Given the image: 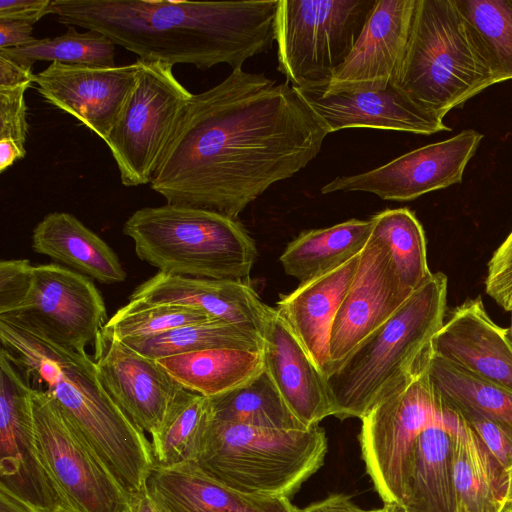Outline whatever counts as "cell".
Returning <instances> with one entry per match:
<instances>
[{"label":"cell","mask_w":512,"mask_h":512,"mask_svg":"<svg viewBox=\"0 0 512 512\" xmlns=\"http://www.w3.org/2000/svg\"><path fill=\"white\" fill-rule=\"evenodd\" d=\"M53 0H0V19L23 21L33 25L52 14Z\"/></svg>","instance_id":"b9f144b4"},{"label":"cell","mask_w":512,"mask_h":512,"mask_svg":"<svg viewBox=\"0 0 512 512\" xmlns=\"http://www.w3.org/2000/svg\"><path fill=\"white\" fill-rule=\"evenodd\" d=\"M381 509L382 512H406L401 506L397 504H384Z\"/></svg>","instance_id":"681fc988"},{"label":"cell","mask_w":512,"mask_h":512,"mask_svg":"<svg viewBox=\"0 0 512 512\" xmlns=\"http://www.w3.org/2000/svg\"><path fill=\"white\" fill-rule=\"evenodd\" d=\"M428 375L432 386L448 405L512 426V389L479 377L433 351Z\"/></svg>","instance_id":"d6a6232c"},{"label":"cell","mask_w":512,"mask_h":512,"mask_svg":"<svg viewBox=\"0 0 512 512\" xmlns=\"http://www.w3.org/2000/svg\"><path fill=\"white\" fill-rule=\"evenodd\" d=\"M486 293L504 310L512 311V231L488 262Z\"/></svg>","instance_id":"ab89813d"},{"label":"cell","mask_w":512,"mask_h":512,"mask_svg":"<svg viewBox=\"0 0 512 512\" xmlns=\"http://www.w3.org/2000/svg\"><path fill=\"white\" fill-rule=\"evenodd\" d=\"M327 447L319 425L282 431L213 419L195 463L235 490L289 498L323 465Z\"/></svg>","instance_id":"52a82bcc"},{"label":"cell","mask_w":512,"mask_h":512,"mask_svg":"<svg viewBox=\"0 0 512 512\" xmlns=\"http://www.w3.org/2000/svg\"><path fill=\"white\" fill-rule=\"evenodd\" d=\"M146 488L168 512H301L289 498L244 493L217 481L195 462L155 466Z\"/></svg>","instance_id":"cb8c5ba5"},{"label":"cell","mask_w":512,"mask_h":512,"mask_svg":"<svg viewBox=\"0 0 512 512\" xmlns=\"http://www.w3.org/2000/svg\"><path fill=\"white\" fill-rule=\"evenodd\" d=\"M510 334H511V337H512V311H511V326H510Z\"/></svg>","instance_id":"816d5d0a"},{"label":"cell","mask_w":512,"mask_h":512,"mask_svg":"<svg viewBox=\"0 0 512 512\" xmlns=\"http://www.w3.org/2000/svg\"><path fill=\"white\" fill-rule=\"evenodd\" d=\"M0 54L27 68H33V64L40 60L103 68L116 66L113 42L97 31L78 32L74 26H67L64 34L53 38L0 49Z\"/></svg>","instance_id":"e575fe53"},{"label":"cell","mask_w":512,"mask_h":512,"mask_svg":"<svg viewBox=\"0 0 512 512\" xmlns=\"http://www.w3.org/2000/svg\"><path fill=\"white\" fill-rule=\"evenodd\" d=\"M32 82L0 87V172L26 156L28 134L25 92Z\"/></svg>","instance_id":"74e56055"},{"label":"cell","mask_w":512,"mask_h":512,"mask_svg":"<svg viewBox=\"0 0 512 512\" xmlns=\"http://www.w3.org/2000/svg\"><path fill=\"white\" fill-rule=\"evenodd\" d=\"M414 292L401 279L387 244L371 232L332 325L330 374Z\"/></svg>","instance_id":"9a60e30c"},{"label":"cell","mask_w":512,"mask_h":512,"mask_svg":"<svg viewBox=\"0 0 512 512\" xmlns=\"http://www.w3.org/2000/svg\"><path fill=\"white\" fill-rule=\"evenodd\" d=\"M432 351L467 371L512 389V337L487 314L481 297L449 313L435 334Z\"/></svg>","instance_id":"ffe728a7"},{"label":"cell","mask_w":512,"mask_h":512,"mask_svg":"<svg viewBox=\"0 0 512 512\" xmlns=\"http://www.w3.org/2000/svg\"><path fill=\"white\" fill-rule=\"evenodd\" d=\"M301 512H382V509H362L351 500L350 496L336 493L311 503L301 509Z\"/></svg>","instance_id":"ee69618b"},{"label":"cell","mask_w":512,"mask_h":512,"mask_svg":"<svg viewBox=\"0 0 512 512\" xmlns=\"http://www.w3.org/2000/svg\"><path fill=\"white\" fill-rule=\"evenodd\" d=\"M431 355L430 343L411 374L361 419V456L384 504H401L414 447L440 413L428 375Z\"/></svg>","instance_id":"9c48e42d"},{"label":"cell","mask_w":512,"mask_h":512,"mask_svg":"<svg viewBox=\"0 0 512 512\" xmlns=\"http://www.w3.org/2000/svg\"><path fill=\"white\" fill-rule=\"evenodd\" d=\"M496 83L489 57L455 0H417L393 84L422 109L443 119Z\"/></svg>","instance_id":"5b68a950"},{"label":"cell","mask_w":512,"mask_h":512,"mask_svg":"<svg viewBox=\"0 0 512 512\" xmlns=\"http://www.w3.org/2000/svg\"><path fill=\"white\" fill-rule=\"evenodd\" d=\"M123 233L142 261L169 275L249 283L257 257L254 240L237 219L201 208L144 207L125 221Z\"/></svg>","instance_id":"8992f818"},{"label":"cell","mask_w":512,"mask_h":512,"mask_svg":"<svg viewBox=\"0 0 512 512\" xmlns=\"http://www.w3.org/2000/svg\"><path fill=\"white\" fill-rule=\"evenodd\" d=\"M483 45L498 82L512 79V0H455Z\"/></svg>","instance_id":"d590c367"},{"label":"cell","mask_w":512,"mask_h":512,"mask_svg":"<svg viewBox=\"0 0 512 512\" xmlns=\"http://www.w3.org/2000/svg\"><path fill=\"white\" fill-rule=\"evenodd\" d=\"M136 64L134 85L105 141L126 187L150 184L193 96L171 64L141 58Z\"/></svg>","instance_id":"30bf717a"},{"label":"cell","mask_w":512,"mask_h":512,"mask_svg":"<svg viewBox=\"0 0 512 512\" xmlns=\"http://www.w3.org/2000/svg\"><path fill=\"white\" fill-rule=\"evenodd\" d=\"M360 254L300 285L277 302V313L325 378L330 374V335L337 311L353 280Z\"/></svg>","instance_id":"603a6c76"},{"label":"cell","mask_w":512,"mask_h":512,"mask_svg":"<svg viewBox=\"0 0 512 512\" xmlns=\"http://www.w3.org/2000/svg\"><path fill=\"white\" fill-rule=\"evenodd\" d=\"M417 0H376L351 53L320 89L376 91L393 84L404 58ZM313 89V88H312Z\"/></svg>","instance_id":"ac0fdd59"},{"label":"cell","mask_w":512,"mask_h":512,"mask_svg":"<svg viewBox=\"0 0 512 512\" xmlns=\"http://www.w3.org/2000/svg\"><path fill=\"white\" fill-rule=\"evenodd\" d=\"M0 320L78 351L93 344L108 321L104 299L92 279L56 263L34 266L26 298Z\"/></svg>","instance_id":"7c38bea8"},{"label":"cell","mask_w":512,"mask_h":512,"mask_svg":"<svg viewBox=\"0 0 512 512\" xmlns=\"http://www.w3.org/2000/svg\"><path fill=\"white\" fill-rule=\"evenodd\" d=\"M262 338L265 369L296 418L311 428L331 416L325 376L276 309L270 306Z\"/></svg>","instance_id":"7402d4cb"},{"label":"cell","mask_w":512,"mask_h":512,"mask_svg":"<svg viewBox=\"0 0 512 512\" xmlns=\"http://www.w3.org/2000/svg\"><path fill=\"white\" fill-rule=\"evenodd\" d=\"M93 346L101 385L138 428L152 435L183 387L157 360L140 354L104 328Z\"/></svg>","instance_id":"2e32d148"},{"label":"cell","mask_w":512,"mask_h":512,"mask_svg":"<svg viewBox=\"0 0 512 512\" xmlns=\"http://www.w3.org/2000/svg\"><path fill=\"white\" fill-rule=\"evenodd\" d=\"M33 68L17 64L3 54H0V87H9L25 82L34 83Z\"/></svg>","instance_id":"f6af8a7d"},{"label":"cell","mask_w":512,"mask_h":512,"mask_svg":"<svg viewBox=\"0 0 512 512\" xmlns=\"http://www.w3.org/2000/svg\"><path fill=\"white\" fill-rule=\"evenodd\" d=\"M32 394L0 349V486L44 512H59L58 493L36 445Z\"/></svg>","instance_id":"4fadbf2b"},{"label":"cell","mask_w":512,"mask_h":512,"mask_svg":"<svg viewBox=\"0 0 512 512\" xmlns=\"http://www.w3.org/2000/svg\"><path fill=\"white\" fill-rule=\"evenodd\" d=\"M31 239L37 254L100 283L117 284L127 277L114 250L70 213H48Z\"/></svg>","instance_id":"484cf974"},{"label":"cell","mask_w":512,"mask_h":512,"mask_svg":"<svg viewBox=\"0 0 512 512\" xmlns=\"http://www.w3.org/2000/svg\"><path fill=\"white\" fill-rule=\"evenodd\" d=\"M371 220L372 234L387 244L401 279L416 291L432 275L421 223L406 207L383 210L373 215Z\"/></svg>","instance_id":"836d02e7"},{"label":"cell","mask_w":512,"mask_h":512,"mask_svg":"<svg viewBox=\"0 0 512 512\" xmlns=\"http://www.w3.org/2000/svg\"><path fill=\"white\" fill-rule=\"evenodd\" d=\"M439 398L440 413L420 434L410 460L399 505L406 512H456L451 434L457 413Z\"/></svg>","instance_id":"d4e9b609"},{"label":"cell","mask_w":512,"mask_h":512,"mask_svg":"<svg viewBox=\"0 0 512 512\" xmlns=\"http://www.w3.org/2000/svg\"><path fill=\"white\" fill-rule=\"evenodd\" d=\"M140 354L160 358L209 349L263 350L262 336L220 320L175 328L161 334L122 340Z\"/></svg>","instance_id":"1f68e13d"},{"label":"cell","mask_w":512,"mask_h":512,"mask_svg":"<svg viewBox=\"0 0 512 512\" xmlns=\"http://www.w3.org/2000/svg\"><path fill=\"white\" fill-rule=\"evenodd\" d=\"M0 342L30 386L55 400L121 487L131 497L142 492L155 467L151 442L103 388L93 358L2 320Z\"/></svg>","instance_id":"3957f363"},{"label":"cell","mask_w":512,"mask_h":512,"mask_svg":"<svg viewBox=\"0 0 512 512\" xmlns=\"http://www.w3.org/2000/svg\"><path fill=\"white\" fill-rule=\"evenodd\" d=\"M33 268L27 259L0 262V315L15 310L26 298L33 280Z\"/></svg>","instance_id":"60d3db41"},{"label":"cell","mask_w":512,"mask_h":512,"mask_svg":"<svg viewBox=\"0 0 512 512\" xmlns=\"http://www.w3.org/2000/svg\"><path fill=\"white\" fill-rule=\"evenodd\" d=\"M448 280L432 273L326 379L332 415L362 419L413 371L444 323Z\"/></svg>","instance_id":"277c9868"},{"label":"cell","mask_w":512,"mask_h":512,"mask_svg":"<svg viewBox=\"0 0 512 512\" xmlns=\"http://www.w3.org/2000/svg\"><path fill=\"white\" fill-rule=\"evenodd\" d=\"M129 300L200 309L214 319L250 329L261 336L268 312V306L249 283L162 272L136 287Z\"/></svg>","instance_id":"44dd1931"},{"label":"cell","mask_w":512,"mask_h":512,"mask_svg":"<svg viewBox=\"0 0 512 512\" xmlns=\"http://www.w3.org/2000/svg\"><path fill=\"white\" fill-rule=\"evenodd\" d=\"M130 512H168L145 488L132 498Z\"/></svg>","instance_id":"7dc6e473"},{"label":"cell","mask_w":512,"mask_h":512,"mask_svg":"<svg viewBox=\"0 0 512 512\" xmlns=\"http://www.w3.org/2000/svg\"><path fill=\"white\" fill-rule=\"evenodd\" d=\"M371 232V218L305 230L288 243L279 260L286 274L306 282L361 254Z\"/></svg>","instance_id":"83f0119b"},{"label":"cell","mask_w":512,"mask_h":512,"mask_svg":"<svg viewBox=\"0 0 512 512\" xmlns=\"http://www.w3.org/2000/svg\"><path fill=\"white\" fill-rule=\"evenodd\" d=\"M137 64L111 68L51 62L35 74L44 100L73 116L104 142L136 78Z\"/></svg>","instance_id":"e0dca14e"},{"label":"cell","mask_w":512,"mask_h":512,"mask_svg":"<svg viewBox=\"0 0 512 512\" xmlns=\"http://www.w3.org/2000/svg\"><path fill=\"white\" fill-rule=\"evenodd\" d=\"M212 420L209 398L183 387L151 435L155 466L169 468L195 462Z\"/></svg>","instance_id":"f546056e"},{"label":"cell","mask_w":512,"mask_h":512,"mask_svg":"<svg viewBox=\"0 0 512 512\" xmlns=\"http://www.w3.org/2000/svg\"><path fill=\"white\" fill-rule=\"evenodd\" d=\"M483 134L468 129L457 135L405 153L372 170L338 176L321 188L322 194L362 191L383 200L411 201L462 181Z\"/></svg>","instance_id":"5bb4252c"},{"label":"cell","mask_w":512,"mask_h":512,"mask_svg":"<svg viewBox=\"0 0 512 512\" xmlns=\"http://www.w3.org/2000/svg\"><path fill=\"white\" fill-rule=\"evenodd\" d=\"M36 445L59 512H130L132 497L46 392L32 394Z\"/></svg>","instance_id":"8fae6325"},{"label":"cell","mask_w":512,"mask_h":512,"mask_svg":"<svg viewBox=\"0 0 512 512\" xmlns=\"http://www.w3.org/2000/svg\"><path fill=\"white\" fill-rule=\"evenodd\" d=\"M451 435L456 512H500L507 472L458 413Z\"/></svg>","instance_id":"4316f807"},{"label":"cell","mask_w":512,"mask_h":512,"mask_svg":"<svg viewBox=\"0 0 512 512\" xmlns=\"http://www.w3.org/2000/svg\"><path fill=\"white\" fill-rule=\"evenodd\" d=\"M450 407L472 428L502 468L508 472L512 467V426L470 410Z\"/></svg>","instance_id":"f35d334b"},{"label":"cell","mask_w":512,"mask_h":512,"mask_svg":"<svg viewBox=\"0 0 512 512\" xmlns=\"http://www.w3.org/2000/svg\"><path fill=\"white\" fill-rule=\"evenodd\" d=\"M33 26L29 23L0 19V49L22 47L35 42L32 36Z\"/></svg>","instance_id":"7bdbcfd3"},{"label":"cell","mask_w":512,"mask_h":512,"mask_svg":"<svg viewBox=\"0 0 512 512\" xmlns=\"http://www.w3.org/2000/svg\"><path fill=\"white\" fill-rule=\"evenodd\" d=\"M217 320L200 309L138 300L119 308L104 329L120 340L148 337L182 326Z\"/></svg>","instance_id":"8d00e7d4"},{"label":"cell","mask_w":512,"mask_h":512,"mask_svg":"<svg viewBox=\"0 0 512 512\" xmlns=\"http://www.w3.org/2000/svg\"><path fill=\"white\" fill-rule=\"evenodd\" d=\"M500 512H512V501L505 502Z\"/></svg>","instance_id":"f907efd6"},{"label":"cell","mask_w":512,"mask_h":512,"mask_svg":"<svg viewBox=\"0 0 512 512\" xmlns=\"http://www.w3.org/2000/svg\"><path fill=\"white\" fill-rule=\"evenodd\" d=\"M279 0L189 2L171 0H53L66 26L106 36L141 59L209 69L242 68L275 40Z\"/></svg>","instance_id":"7a4b0ae2"},{"label":"cell","mask_w":512,"mask_h":512,"mask_svg":"<svg viewBox=\"0 0 512 512\" xmlns=\"http://www.w3.org/2000/svg\"><path fill=\"white\" fill-rule=\"evenodd\" d=\"M508 501H512V467L507 472V488L504 503Z\"/></svg>","instance_id":"c3c4849f"},{"label":"cell","mask_w":512,"mask_h":512,"mask_svg":"<svg viewBox=\"0 0 512 512\" xmlns=\"http://www.w3.org/2000/svg\"><path fill=\"white\" fill-rule=\"evenodd\" d=\"M157 361L182 387L208 398L249 382L265 368L263 350L209 349Z\"/></svg>","instance_id":"f1b7e54d"},{"label":"cell","mask_w":512,"mask_h":512,"mask_svg":"<svg viewBox=\"0 0 512 512\" xmlns=\"http://www.w3.org/2000/svg\"><path fill=\"white\" fill-rule=\"evenodd\" d=\"M296 88V87H295ZM329 133L371 128L430 135L450 131L440 119L414 103L394 84L376 91L327 94L296 88Z\"/></svg>","instance_id":"d6986e66"},{"label":"cell","mask_w":512,"mask_h":512,"mask_svg":"<svg viewBox=\"0 0 512 512\" xmlns=\"http://www.w3.org/2000/svg\"><path fill=\"white\" fill-rule=\"evenodd\" d=\"M0 512H44L0 486Z\"/></svg>","instance_id":"bcb514c9"},{"label":"cell","mask_w":512,"mask_h":512,"mask_svg":"<svg viewBox=\"0 0 512 512\" xmlns=\"http://www.w3.org/2000/svg\"><path fill=\"white\" fill-rule=\"evenodd\" d=\"M213 419L269 430H307L264 370L249 382L210 397Z\"/></svg>","instance_id":"4dcf8cb0"},{"label":"cell","mask_w":512,"mask_h":512,"mask_svg":"<svg viewBox=\"0 0 512 512\" xmlns=\"http://www.w3.org/2000/svg\"><path fill=\"white\" fill-rule=\"evenodd\" d=\"M328 135L289 82L232 72L193 94L152 176L167 203L237 219L319 153Z\"/></svg>","instance_id":"6da1fadb"},{"label":"cell","mask_w":512,"mask_h":512,"mask_svg":"<svg viewBox=\"0 0 512 512\" xmlns=\"http://www.w3.org/2000/svg\"><path fill=\"white\" fill-rule=\"evenodd\" d=\"M376 0H279L278 71L299 89L324 87L344 63Z\"/></svg>","instance_id":"ba28073f"}]
</instances>
